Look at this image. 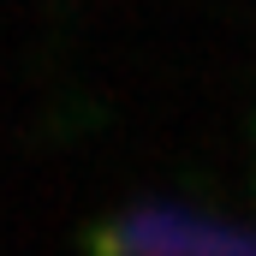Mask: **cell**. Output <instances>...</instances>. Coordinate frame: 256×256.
Returning <instances> with one entry per match:
<instances>
[{"label":"cell","mask_w":256,"mask_h":256,"mask_svg":"<svg viewBox=\"0 0 256 256\" xmlns=\"http://www.w3.org/2000/svg\"><path fill=\"white\" fill-rule=\"evenodd\" d=\"M102 256H256V232L185 202H131L96 238Z\"/></svg>","instance_id":"1"}]
</instances>
